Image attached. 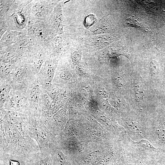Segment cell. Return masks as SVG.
<instances>
[{
	"label": "cell",
	"mask_w": 165,
	"mask_h": 165,
	"mask_svg": "<svg viewBox=\"0 0 165 165\" xmlns=\"http://www.w3.org/2000/svg\"><path fill=\"white\" fill-rule=\"evenodd\" d=\"M122 143V147L124 151L134 157L139 159L152 158L162 152V150L155 147L148 140L142 139L134 141L127 134L123 139Z\"/></svg>",
	"instance_id": "1"
},
{
	"label": "cell",
	"mask_w": 165,
	"mask_h": 165,
	"mask_svg": "<svg viewBox=\"0 0 165 165\" xmlns=\"http://www.w3.org/2000/svg\"><path fill=\"white\" fill-rule=\"evenodd\" d=\"M122 125L127 135L132 140L138 141L145 139L148 140L149 133V121L127 117L123 119Z\"/></svg>",
	"instance_id": "2"
},
{
	"label": "cell",
	"mask_w": 165,
	"mask_h": 165,
	"mask_svg": "<svg viewBox=\"0 0 165 165\" xmlns=\"http://www.w3.org/2000/svg\"><path fill=\"white\" fill-rule=\"evenodd\" d=\"M53 23L55 28L58 31L62 32L64 26V16L61 5H57L54 8Z\"/></svg>",
	"instance_id": "3"
},
{
	"label": "cell",
	"mask_w": 165,
	"mask_h": 165,
	"mask_svg": "<svg viewBox=\"0 0 165 165\" xmlns=\"http://www.w3.org/2000/svg\"><path fill=\"white\" fill-rule=\"evenodd\" d=\"M46 8L44 5L38 4L34 5L31 9L32 14L36 17L40 18L45 15Z\"/></svg>",
	"instance_id": "4"
},
{
	"label": "cell",
	"mask_w": 165,
	"mask_h": 165,
	"mask_svg": "<svg viewBox=\"0 0 165 165\" xmlns=\"http://www.w3.org/2000/svg\"><path fill=\"white\" fill-rule=\"evenodd\" d=\"M12 16L16 26L18 27H21L24 26L25 19L22 13L20 12L15 13L13 14Z\"/></svg>",
	"instance_id": "5"
},
{
	"label": "cell",
	"mask_w": 165,
	"mask_h": 165,
	"mask_svg": "<svg viewBox=\"0 0 165 165\" xmlns=\"http://www.w3.org/2000/svg\"><path fill=\"white\" fill-rule=\"evenodd\" d=\"M18 35L16 31H9L6 32L2 36L1 41L2 42H9L12 41Z\"/></svg>",
	"instance_id": "6"
},
{
	"label": "cell",
	"mask_w": 165,
	"mask_h": 165,
	"mask_svg": "<svg viewBox=\"0 0 165 165\" xmlns=\"http://www.w3.org/2000/svg\"><path fill=\"white\" fill-rule=\"evenodd\" d=\"M135 96L137 101H142L144 92L141 85L139 83H137L134 87Z\"/></svg>",
	"instance_id": "7"
},
{
	"label": "cell",
	"mask_w": 165,
	"mask_h": 165,
	"mask_svg": "<svg viewBox=\"0 0 165 165\" xmlns=\"http://www.w3.org/2000/svg\"><path fill=\"white\" fill-rule=\"evenodd\" d=\"M97 20V19L94 15H89L85 18L84 22V25L86 28H89L96 23Z\"/></svg>",
	"instance_id": "8"
},
{
	"label": "cell",
	"mask_w": 165,
	"mask_h": 165,
	"mask_svg": "<svg viewBox=\"0 0 165 165\" xmlns=\"http://www.w3.org/2000/svg\"><path fill=\"white\" fill-rule=\"evenodd\" d=\"M63 39L60 36H57L53 39L52 45L53 48L55 50L60 49L62 47Z\"/></svg>",
	"instance_id": "9"
},
{
	"label": "cell",
	"mask_w": 165,
	"mask_h": 165,
	"mask_svg": "<svg viewBox=\"0 0 165 165\" xmlns=\"http://www.w3.org/2000/svg\"><path fill=\"white\" fill-rule=\"evenodd\" d=\"M150 67L152 75L156 76L157 74L159 67L157 62L154 60L150 62Z\"/></svg>",
	"instance_id": "10"
},
{
	"label": "cell",
	"mask_w": 165,
	"mask_h": 165,
	"mask_svg": "<svg viewBox=\"0 0 165 165\" xmlns=\"http://www.w3.org/2000/svg\"><path fill=\"white\" fill-rule=\"evenodd\" d=\"M81 53L79 51L74 52L72 55V61L75 63H77L79 62L81 59Z\"/></svg>",
	"instance_id": "11"
},
{
	"label": "cell",
	"mask_w": 165,
	"mask_h": 165,
	"mask_svg": "<svg viewBox=\"0 0 165 165\" xmlns=\"http://www.w3.org/2000/svg\"><path fill=\"white\" fill-rule=\"evenodd\" d=\"M60 76L62 79L64 80H68L72 77L71 73L67 71H63L60 74Z\"/></svg>",
	"instance_id": "12"
},
{
	"label": "cell",
	"mask_w": 165,
	"mask_h": 165,
	"mask_svg": "<svg viewBox=\"0 0 165 165\" xmlns=\"http://www.w3.org/2000/svg\"><path fill=\"white\" fill-rule=\"evenodd\" d=\"M11 70V67L9 65H6L2 67L1 72L3 75L7 76L9 74Z\"/></svg>",
	"instance_id": "13"
},
{
	"label": "cell",
	"mask_w": 165,
	"mask_h": 165,
	"mask_svg": "<svg viewBox=\"0 0 165 165\" xmlns=\"http://www.w3.org/2000/svg\"><path fill=\"white\" fill-rule=\"evenodd\" d=\"M54 73L53 68L52 67H48L46 70V75L48 79L52 80L53 77Z\"/></svg>",
	"instance_id": "14"
},
{
	"label": "cell",
	"mask_w": 165,
	"mask_h": 165,
	"mask_svg": "<svg viewBox=\"0 0 165 165\" xmlns=\"http://www.w3.org/2000/svg\"><path fill=\"white\" fill-rule=\"evenodd\" d=\"M60 91V89L58 87H56L53 88L51 91L50 93V97L53 99L55 98Z\"/></svg>",
	"instance_id": "15"
},
{
	"label": "cell",
	"mask_w": 165,
	"mask_h": 165,
	"mask_svg": "<svg viewBox=\"0 0 165 165\" xmlns=\"http://www.w3.org/2000/svg\"><path fill=\"white\" fill-rule=\"evenodd\" d=\"M24 73V69L22 68H19L16 70L15 75L17 78H20L23 75Z\"/></svg>",
	"instance_id": "16"
},
{
	"label": "cell",
	"mask_w": 165,
	"mask_h": 165,
	"mask_svg": "<svg viewBox=\"0 0 165 165\" xmlns=\"http://www.w3.org/2000/svg\"><path fill=\"white\" fill-rule=\"evenodd\" d=\"M114 79L115 82L117 86H123L124 82L121 77L120 76L116 77Z\"/></svg>",
	"instance_id": "17"
},
{
	"label": "cell",
	"mask_w": 165,
	"mask_h": 165,
	"mask_svg": "<svg viewBox=\"0 0 165 165\" xmlns=\"http://www.w3.org/2000/svg\"><path fill=\"white\" fill-rule=\"evenodd\" d=\"M7 93L6 91L3 90L1 92V100L2 102H4L6 99Z\"/></svg>",
	"instance_id": "18"
},
{
	"label": "cell",
	"mask_w": 165,
	"mask_h": 165,
	"mask_svg": "<svg viewBox=\"0 0 165 165\" xmlns=\"http://www.w3.org/2000/svg\"><path fill=\"white\" fill-rule=\"evenodd\" d=\"M42 63V61L41 60L37 62L36 64V67L37 69H39L40 68Z\"/></svg>",
	"instance_id": "19"
},
{
	"label": "cell",
	"mask_w": 165,
	"mask_h": 165,
	"mask_svg": "<svg viewBox=\"0 0 165 165\" xmlns=\"http://www.w3.org/2000/svg\"><path fill=\"white\" fill-rule=\"evenodd\" d=\"M10 165H20L19 163L16 161L10 160Z\"/></svg>",
	"instance_id": "20"
},
{
	"label": "cell",
	"mask_w": 165,
	"mask_h": 165,
	"mask_svg": "<svg viewBox=\"0 0 165 165\" xmlns=\"http://www.w3.org/2000/svg\"><path fill=\"white\" fill-rule=\"evenodd\" d=\"M137 165H148L145 163L142 162L141 160H137Z\"/></svg>",
	"instance_id": "21"
}]
</instances>
